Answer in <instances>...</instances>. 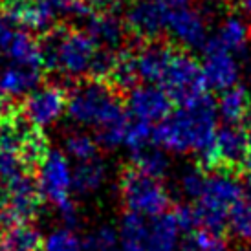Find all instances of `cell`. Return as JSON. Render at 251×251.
<instances>
[{"label": "cell", "instance_id": "cell-13", "mask_svg": "<svg viewBox=\"0 0 251 251\" xmlns=\"http://www.w3.org/2000/svg\"><path fill=\"white\" fill-rule=\"evenodd\" d=\"M6 205L21 222L29 224L41 209L42 193L33 173H22L13 180L6 181Z\"/></svg>", "mask_w": 251, "mask_h": 251}, {"label": "cell", "instance_id": "cell-39", "mask_svg": "<svg viewBox=\"0 0 251 251\" xmlns=\"http://www.w3.org/2000/svg\"><path fill=\"white\" fill-rule=\"evenodd\" d=\"M242 126H244L246 132L251 134V106H250V110H248V114H246L244 121H242Z\"/></svg>", "mask_w": 251, "mask_h": 251}, {"label": "cell", "instance_id": "cell-23", "mask_svg": "<svg viewBox=\"0 0 251 251\" xmlns=\"http://www.w3.org/2000/svg\"><path fill=\"white\" fill-rule=\"evenodd\" d=\"M149 227H151V222H147L145 216L126 213L119 229L121 251H147Z\"/></svg>", "mask_w": 251, "mask_h": 251}, {"label": "cell", "instance_id": "cell-3", "mask_svg": "<svg viewBox=\"0 0 251 251\" xmlns=\"http://www.w3.org/2000/svg\"><path fill=\"white\" fill-rule=\"evenodd\" d=\"M121 96L103 81L83 79L68 92L66 112L79 125L106 128L128 119Z\"/></svg>", "mask_w": 251, "mask_h": 251}, {"label": "cell", "instance_id": "cell-19", "mask_svg": "<svg viewBox=\"0 0 251 251\" xmlns=\"http://www.w3.org/2000/svg\"><path fill=\"white\" fill-rule=\"evenodd\" d=\"M42 74L39 68H29L21 64H7L0 70V94L6 98L29 96L39 88Z\"/></svg>", "mask_w": 251, "mask_h": 251}, {"label": "cell", "instance_id": "cell-17", "mask_svg": "<svg viewBox=\"0 0 251 251\" xmlns=\"http://www.w3.org/2000/svg\"><path fill=\"white\" fill-rule=\"evenodd\" d=\"M167 31L171 41L181 48H198L205 42V24L200 13L185 6L171 7Z\"/></svg>", "mask_w": 251, "mask_h": 251}, {"label": "cell", "instance_id": "cell-8", "mask_svg": "<svg viewBox=\"0 0 251 251\" xmlns=\"http://www.w3.org/2000/svg\"><path fill=\"white\" fill-rule=\"evenodd\" d=\"M2 13L21 28L44 35L61 21V0H4Z\"/></svg>", "mask_w": 251, "mask_h": 251}, {"label": "cell", "instance_id": "cell-41", "mask_svg": "<svg viewBox=\"0 0 251 251\" xmlns=\"http://www.w3.org/2000/svg\"><path fill=\"white\" fill-rule=\"evenodd\" d=\"M4 203H6V193L0 189V207H4Z\"/></svg>", "mask_w": 251, "mask_h": 251}, {"label": "cell", "instance_id": "cell-20", "mask_svg": "<svg viewBox=\"0 0 251 251\" xmlns=\"http://www.w3.org/2000/svg\"><path fill=\"white\" fill-rule=\"evenodd\" d=\"M141 79L138 74V64H136V51L130 48H125L119 51V59L116 68L108 77L106 84L110 86L114 92H118L121 98H126L130 92L140 86Z\"/></svg>", "mask_w": 251, "mask_h": 251}, {"label": "cell", "instance_id": "cell-33", "mask_svg": "<svg viewBox=\"0 0 251 251\" xmlns=\"http://www.w3.org/2000/svg\"><path fill=\"white\" fill-rule=\"evenodd\" d=\"M246 39H248V29L238 19H229L222 26V31L218 35V41L222 42L229 51L242 48L246 44Z\"/></svg>", "mask_w": 251, "mask_h": 251}, {"label": "cell", "instance_id": "cell-1", "mask_svg": "<svg viewBox=\"0 0 251 251\" xmlns=\"http://www.w3.org/2000/svg\"><path fill=\"white\" fill-rule=\"evenodd\" d=\"M216 106L215 99L207 92L191 106L176 108L169 118L154 126V143L173 152L198 154V167L216 171Z\"/></svg>", "mask_w": 251, "mask_h": 251}, {"label": "cell", "instance_id": "cell-26", "mask_svg": "<svg viewBox=\"0 0 251 251\" xmlns=\"http://www.w3.org/2000/svg\"><path fill=\"white\" fill-rule=\"evenodd\" d=\"M132 167L138 169L140 173L161 180L169 169V160L165 152L156 147V143L152 145H147L140 151H134L132 152Z\"/></svg>", "mask_w": 251, "mask_h": 251}, {"label": "cell", "instance_id": "cell-2", "mask_svg": "<svg viewBox=\"0 0 251 251\" xmlns=\"http://www.w3.org/2000/svg\"><path fill=\"white\" fill-rule=\"evenodd\" d=\"M42 66L68 77L88 75L92 59L98 51V44L86 31L68 26L55 28L41 35Z\"/></svg>", "mask_w": 251, "mask_h": 251}, {"label": "cell", "instance_id": "cell-40", "mask_svg": "<svg viewBox=\"0 0 251 251\" xmlns=\"http://www.w3.org/2000/svg\"><path fill=\"white\" fill-rule=\"evenodd\" d=\"M169 6H175V7H180V6H185L189 0H165Z\"/></svg>", "mask_w": 251, "mask_h": 251}, {"label": "cell", "instance_id": "cell-15", "mask_svg": "<svg viewBox=\"0 0 251 251\" xmlns=\"http://www.w3.org/2000/svg\"><path fill=\"white\" fill-rule=\"evenodd\" d=\"M176 48L178 44L171 39L140 42L138 50L134 51H136V64H138V74L141 81L160 86Z\"/></svg>", "mask_w": 251, "mask_h": 251}, {"label": "cell", "instance_id": "cell-32", "mask_svg": "<svg viewBox=\"0 0 251 251\" xmlns=\"http://www.w3.org/2000/svg\"><path fill=\"white\" fill-rule=\"evenodd\" d=\"M42 251H83V242L72 233V229H57L44 240Z\"/></svg>", "mask_w": 251, "mask_h": 251}, {"label": "cell", "instance_id": "cell-37", "mask_svg": "<svg viewBox=\"0 0 251 251\" xmlns=\"http://www.w3.org/2000/svg\"><path fill=\"white\" fill-rule=\"evenodd\" d=\"M242 200L251 203V175H248L242 180Z\"/></svg>", "mask_w": 251, "mask_h": 251}, {"label": "cell", "instance_id": "cell-14", "mask_svg": "<svg viewBox=\"0 0 251 251\" xmlns=\"http://www.w3.org/2000/svg\"><path fill=\"white\" fill-rule=\"evenodd\" d=\"M203 51H205V61H203L202 70L207 88L218 92H226L233 88L237 84L238 70L229 50L226 48L216 37L205 44Z\"/></svg>", "mask_w": 251, "mask_h": 251}, {"label": "cell", "instance_id": "cell-36", "mask_svg": "<svg viewBox=\"0 0 251 251\" xmlns=\"http://www.w3.org/2000/svg\"><path fill=\"white\" fill-rule=\"evenodd\" d=\"M235 7H237L244 17L251 19V0H235Z\"/></svg>", "mask_w": 251, "mask_h": 251}, {"label": "cell", "instance_id": "cell-30", "mask_svg": "<svg viewBox=\"0 0 251 251\" xmlns=\"http://www.w3.org/2000/svg\"><path fill=\"white\" fill-rule=\"evenodd\" d=\"M183 251H229L220 235L198 229L183 242Z\"/></svg>", "mask_w": 251, "mask_h": 251}, {"label": "cell", "instance_id": "cell-29", "mask_svg": "<svg viewBox=\"0 0 251 251\" xmlns=\"http://www.w3.org/2000/svg\"><path fill=\"white\" fill-rule=\"evenodd\" d=\"M154 143V126L151 123L140 121V119H130L128 125H126L125 132V145L130 151H140L147 145H152Z\"/></svg>", "mask_w": 251, "mask_h": 251}, {"label": "cell", "instance_id": "cell-27", "mask_svg": "<svg viewBox=\"0 0 251 251\" xmlns=\"http://www.w3.org/2000/svg\"><path fill=\"white\" fill-rule=\"evenodd\" d=\"M98 141L96 138H92L88 134L75 132L70 134L64 140V151L68 156H72L74 160H77L79 163L83 161H90L98 158Z\"/></svg>", "mask_w": 251, "mask_h": 251}, {"label": "cell", "instance_id": "cell-4", "mask_svg": "<svg viewBox=\"0 0 251 251\" xmlns=\"http://www.w3.org/2000/svg\"><path fill=\"white\" fill-rule=\"evenodd\" d=\"M242 200V180L231 171H213L207 175V181L202 196L195 203L196 226L203 231L222 235L227 227V218L233 205Z\"/></svg>", "mask_w": 251, "mask_h": 251}, {"label": "cell", "instance_id": "cell-11", "mask_svg": "<svg viewBox=\"0 0 251 251\" xmlns=\"http://www.w3.org/2000/svg\"><path fill=\"white\" fill-rule=\"evenodd\" d=\"M66 105H68V90L63 84L50 83L39 86L35 92L26 96L22 114L35 126L42 128L55 123L63 116V112H66Z\"/></svg>", "mask_w": 251, "mask_h": 251}, {"label": "cell", "instance_id": "cell-24", "mask_svg": "<svg viewBox=\"0 0 251 251\" xmlns=\"http://www.w3.org/2000/svg\"><path fill=\"white\" fill-rule=\"evenodd\" d=\"M44 240L31 224H17L0 235V251H42Z\"/></svg>", "mask_w": 251, "mask_h": 251}, {"label": "cell", "instance_id": "cell-7", "mask_svg": "<svg viewBox=\"0 0 251 251\" xmlns=\"http://www.w3.org/2000/svg\"><path fill=\"white\" fill-rule=\"evenodd\" d=\"M37 173H39L37 181H39L42 196L55 205L63 216L66 227L72 229L77 224V209L70 198V191L74 189L72 185L74 173L66 154H63L61 151H50Z\"/></svg>", "mask_w": 251, "mask_h": 251}, {"label": "cell", "instance_id": "cell-42", "mask_svg": "<svg viewBox=\"0 0 251 251\" xmlns=\"http://www.w3.org/2000/svg\"><path fill=\"white\" fill-rule=\"evenodd\" d=\"M0 98H2V94H0Z\"/></svg>", "mask_w": 251, "mask_h": 251}, {"label": "cell", "instance_id": "cell-9", "mask_svg": "<svg viewBox=\"0 0 251 251\" xmlns=\"http://www.w3.org/2000/svg\"><path fill=\"white\" fill-rule=\"evenodd\" d=\"M171 6L165 0H134L126 13V29L140 42L161 39L167 31Z\"/></svg>", "mask_w": 251, "mask_h": 251}, {"label": "cell", "instance_id": "cell-31", "mask_svg": "<svg viewBox=\"0 0 251 251\" xmlns=\"http://www.w3.org/2000/svg\"><path fill=\"white\" fill-rule=\"evenodd\" d=\"M22 173H29V171L24 167L19 152L0 143V180L6 183Z\"/></svg>", "mask_w": 251, "mask_h": 251}, {"label": "cell", "instance_id": "cell-16", "mask_svg": "<svg viewBox=\"0 0 251 251\" xmlns=\"http://www.w3.org/2000/svg\"><path fill=\"white\" fill-rule=\"evenodd\" d=\"M250 145V134L242 125H224L216 132V160L218 169L237 173L244 169L246 154Z\"/></svg>", "mask_w": 251, "mask_h": 251}, {"label": "cell", "instance_id": "cell-6", "mask_svg": "<svg viewBox=\"0 0 251 251\" xmlns=\"http://www.w3.org/2000/svg\"><path fill=\"white\" fill-rule=\"evenodd\" d=\"M160 88L167 92L169 98L173 99V103L178 108L191 106L209 90L205 84L202 66L191 55L189 50L181 46L176 48Z\"/></svg>", "mask_w": 251, "mask_h": 251}, {"label": "cell", "instance_id": "cell-18", "mask_svg": "<svg viewBox=\"0 0 251 251\" xmlns=\"http://www.w3.org/2000/svg\"><path fill=\"white\" fill-rule=\"evenodd\" d=\"M84 31L98 44V48H108L118 51L126 39V24L116 17V13H94L84 24Z\"/></svg>", "mask_w": 251, "mask_h": 251}, {"label": "cell", "instance_id": "cell-21", "mask_svg": "<svg viewBox=\"0 0 251 251\" xmlns=\"http://www.w3.org/2000/svg\"><path fill=\"white\" fill-rule=\"evenodd\" d=\"M180 231V226L171 211L161 216H156L149 227L147 251H176Z\"/></svg>", "mask_w": 251, "mask_h": 251}, {"label": "cell", "instance_id": "cell-25", "mask_svg": "<svg viewBox=\"0 0 251 251\" xmlns=\"http://www.w3.org/2000/svg\"><path fill=\"white\" fill-rule=\"evenodd\" d=\"M106 178V167L101 160H90L77 163L72 175V185L74 191L79 195H92L96 193Z\"/></svg>", "mask_w": 251, "mask_h": 251}, {"label": "cell", "instance_id": "cell-35", "mask_svg": "<svg viewBox=\"0 0 251 251\" xmlns=\"http://www.w3.org/2000/svg\"><path fill=\"white\" fill-rule=\"evenodd\" d=\"M96 13H114L125 0H84Z\"/></svg>", "mask_w": 251, "mask_h": 251}, {"label": "cell", "instance_id": "cell-34", "mask_svg": "<svg viewBox=\"0 0 251 251\" xmlns=\"http://www.w3.org/2000/svg\"><path fill=\"white\" fill-rule=\"evenodd\" d=\"M205 181H207V173H205L202 167L189 169V171H185L183 176H181V191H183L189 198H193L196 202V200L202 196Z\"/></svg>", "mask_w": 251, "mask_h": 251}, {"label": "cell", "instance_id": "cell-22", "mask_svg": "<svg viewBox=\"0 0 251 251\" xmlns=\"http://www.w3.org/2000/svg\"><path fill=\"white\" fill-rule=\"evenodd\" d=\"M216 106H218V114L222 118L224 125H242L246 114L251 106L250 94L244 86L235 84L233 88L222 92Z\"/></svg>", "mask_w": 251, "mask_h": 251}, {"label": "cell", "instance_id": "cell-12", "mask_svg": "<svg viewBox=\"0 0 251 251\" xmlns=\"http://www.w3.org/2000/svg\"><path fill=\"white\" fill-rule=\"evenodd\" d=\"M126 110L134 119H140L145 123H160L173 114L175 103L169 98V94L160 86L143 84L136 86L126 96Z\"/></svg>", "mask_w": 251, "mask_h": 251}, {"label": "cell", "instance_id": "cell-28", "mask_svg": "<svg viewBox=\"0 0 251 251\" xmlns=\"http://www.w3.org/2000/svg\"><path fill=\"white\" fill-rule=\"evenodd\" d=\"M227 227H229L235 237L251 242V203L240 200L233 205L227 218Z\"/></svg>", "mask_w": 251, "mask_h": 251}, {"label": "cell", "instance_id": "cell-38", "mask_svg": "<svg viewBox=\"0 0 251 251\" xmlns=\"http://www.w3.org/2000/svg\"><path fill=\"white\" fill-rule=\"evenodd\" d=\"M244 171L248 175H251V134H250V145H248V154H246V161H244Z\"/></svg>", "mask_w": 251, "mask_h": 251}, {"label": "cell", "instance_id": "cell-5", "mask_svg": "<svg viewBox=\"0 0 251 251\" xmlns=\"http://www.w3.org/2000/svg\"><path fill=\"white\" fill-rule=\"evenodd\" d=\"M119 191L128 213L145 216V218L165 215L171 205L169 193L160 183V180L143 175L132 165L121 173Z\"/></svg>", "mask_w": 251, "mask_h": 251}, {"label": "cell", "instance_id": "cell-10", "mask_svg": "<svg viewBox=\"0 0 251 251\" xmlns=\"http://www.w3.org/2000/svg\"><path fill=\"white\" fill-rule=\"evenodd\" d=\"M0 51L13 64L42 68L41 44L29 31L0 11Z\"/></svg>", "mask_w": 251, "mask_h": 251}]
</instances>
